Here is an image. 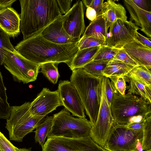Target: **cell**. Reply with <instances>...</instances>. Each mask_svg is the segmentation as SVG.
Here are the masks:
<instances>
[{"label":"cell","mask_w":151,"mask_h":151,"mask_svg":"<svg viewBox=\"0 0 151 151\" xmlns=\"http://www.w3.org/2000/svg\"><path fill=\"white\" fill-rule=\"evenodd\" d=\"M78 43L57 44L46 39L40 33L24 39L14 48L24 57L40 65L50 62L68 65L79 49Z\"/></svg>","instance_id":"6da1fadb"},{"label":"cell","mask_w":151,"mask_h":151,"mask_svg":"<svg viewBox=\"0 0 151 151\" xmlns=\"http://www.w3.org/2000/svg\"><path fill=\"white\" fill-rule=\"evenodd\" d=\"M20 29L24 39L40 34L62 14L56 0H19Z\"/></svg>","instance_id":"7a4b0ae2"},{"label":"cell","mask_w":151,"mask_h":151,"mask_svg":"<svg viewBox=\"0 0 151 151\" xmlns=\"http://www.w3.org/2000/svg\"><path fill=\"white\" fill-rule=\"evenodd\" d=\"M103 77L91 75L82 68L72 70L70 78L78 91L92 126L96 120L99 109Z\"/></svg>","instance_id":"3957f363"},{"label":"cell","mask_w":151,"mask_h":151,"mask_svg":"<svg viewBox=\"0 0 151 151\" xmlns=\"http://www.w3.org/2000/svg\"><path fill=\"white\" fill-rule=\"evenodd\" d=\"M110 109L115 123L125 125L144 120L151 113V103L128 92L122 95L115 92Z\"/></svg>","instance_id":"277c9868"},{"label":"cell","mask_w":151,"mask_h":151,"mask_svg":"<svg viewBox=\"0 0 151 151\" xmlns=\"http://www.w3.org/2000/svg\"><path fill=\"white\" fill-rule=\"evenodd\" d=\"M30 102H25L19 106H11L6 128L9 132L10 140L20 142L24 137L43 121L45 116H32L29 111Z\"/></svg>","instance_id":"5b68a950"},{"label":"cell","mask_w":151,"mask_h":151,"mask_svg":"<svg viewBox=\"0 0 151 151\" xmlns=\"http://www.w3.org/2000/svg\"><path fill=\"white\" fill-rule=\"evenodd\" d=\"M53 117L47 138H76L89 136L92 125L90 120L86 117H73L65 109L54 114Z\"/></svg>","instance_id":"8992f818"},{"label":"cell","mask_w":151,"mask_h":151,"mask_svg":"<svg viewBox=\"0 0 151 151\" xmlns=\"http://www.w3.org/2000/svg\"><path fill=\"white\" fill-rule=\"evenodd\" d=\"M142 139L143 131H135L114 123L104 149L107 151H142Z\"/></svg>","instance_id":"52a82bcc"},{"label":"cell","mask_w":151,"mask_h":151,"mask_svg":"<svg viewBox=\"0 0 151 151\" xmlns=\"http://www.w3.org/2000/svg\"><path fill=\"white\" fill-rule=\"evenodd\" d=\"M3 64L15 81L24 83L36 80L40 66L25 58L16 50L13 51L9 50Z\"/></svg>","instance_id":"ba28073f"},{"label":"cell","mask_w":151,"mask_h":151,"mask_svg":"<svg viewBox=\"0 0 151 151\" xmlns=\"http://www.w3.org/2000/svg\"><path fill=\"white\" fill-rule=\"evenodd\" d=\"M104 77L99 109L96 120L91 129L89 136L104 149L111 129L115 122L106 96Z\"/></svg>","instance_id":"9c48e42d"},{"label":"cell","mask_w":151,"mask_h":151,"mask_svg":"<svg viewBox=\"0 0 151 151\" xmlns=\"http://www.w3.org/2000/svg\"><path fill=\"white\" fill-rule=\"evenodd\" d=\"M42 151H107L89 136L76 138H47Z\"/></svg>","instance_id":"30bf717a"},{"label":"cell","mask_w":151,"mask_h":151,"mask_svg":"<svg viewBox=\"0 0 151 151\" xmlns=\"http://www.w3.org/2000/svg\"><path fill=\"white\" fill-rule=\"evenodd\" d=\"M140 28L132 21L118 19L109 27L106 45L121 49L134 40L135 33Z\"/></svg>","instance_id":"8fae6325"},{"label":"cell","mask_w":151,"mask_h":151,"mask_svg":"<svg viewBox=\"0 0 151 151\" xmlns=\"http://www.w3.org/2000/svg\"><path fill=\"white\" fill-rule=\"evenodd\" d=\"M60 104L73 116L85 118L84 109L78 93L68 80L59 81L58 87Z\"/></svg>","instance_id":"7c38bea8"},{"label":"cell","mask_w":151,"mask_h":151,"mask_svg":"<svg viewBox=\"0 0 151 151\" xmlns=\"http://www.w3.org/2000/svg\"><path fill=\"white\" fill-rule=\"evenodd\" d=\"M84 7L82 1L79 0L69 11L61 16L63 27L71 37L80 39L85 30L84 20Z\"/></svg>","instance_id":"4fadbf2b"},{"label":"cell","mask_w":151,"mask_h":151,"mask_svg":"<svg viewBox=\"0 0 151 151\" xmlns=\"http://www.w3.org/2000/svg\"><path fill=\"white\" fill-rule=\"evenodd\" d=\"M61 106L58 90L51 91L44 88L30 103L29 111L33 116H46Z\"/></svg>","instance_id":"5bb4252c"},{"label":"cell","mask_w":151,"mask_h":151,"mask_svg":"<svg viewBox=\"0 0 151 151\" xmlns=\"http://www.w3.org/2000/svg\"><path fill=\"white\" fill-rule=\"evenodd\" d=\"M61 17L45 28L40 34L46 39L57 44L78 42L80 39L71 37L64 29Z\"/></svg>","instance_id":"9a60e30c"},{"label":"cell","mask_w":151,"mask_h":151,"mask_svg":"<svg viewBox=\"0 0 151 151\" xmlns=\"http://www.w3.org/2000/svg\"><path fill=\"white\" fill-rule=\"evenodd\" d=\"M20 15L13 8H0V30L14 38L20 33Z\"/></svg>","instance_id":"2e32d148"},{"label":"cell","mask_w":151,"mask_h":151,"mask_svg":"<svg viewBox=\"0 0 151 151\" xmlns=\"http://www.w3.org/2000/svg\"><path fill=\"white\" fill-rule=\"evenodd\" d=\"M123 1L130 14V20L134 21V24L140 27V30L151 38V12L139 8L132 0H124Z\"/></svg>","instance_id":"e0dca14e"},{"label":"cell","mask_w":151,"mask_h":151,"mask_svg":"<svg viewBox=\"0 0 151 151\" xmlns=\"http://www.w3.org/2000/svg\"><path fill=\"white\" fill-rule=\"evenodd\" d=\"M123 48L128 54L139 65L151 69V49L134 40Z\"/></svg>","instance_id":"ac0fdd59"},{"label":"cell","mask_w":151,"mask_h":151,"mask_svg":"<svg viewBox=\"0 0 151 151\" xmlns=\"http://www.w3.org/2000/svg\"><path fill=\"white\" fill-rule=\"evenodd\" d=\"M105 10L103 14L106 21L108 29L118 19L127 20L126 11L123 6L112 0L104 3Z\"/></svg>","instance_id":"d6986e66"},{"label":"cell","mask_w":151,"mask_h":151,"mask_svg":"<svg viewBox=\"0 0 151 151\" xmlns=\"http://www.w3.org/2000/svg\"><path fill=\"white\" fill-rule=\"evenodd\" d=\"M108 30L103 14L97 16L86 27L82 38L94 36L105 40L107 37Z\"/></svg>","instance_id":"ffe728a7"},{"label":"cell","mask_w":151,"mask_h":151,"mask_svg":"<svg viewBox=\"0 0 151 151\" xmlns=\"http://www.w3.org/2000/svg\"><path fill=\"white\" fill-rule=\"evenodd\" d=\"M79 50L71 62L68 65L71 70L83 68L93 60L100 47Z\"/></svg>","instance_id":"44dd1931"},{"label":"cell","mask_w":151,"mask_h":151,"mask_svg":"<svg viewBox=\"0 0 151 151\" xmlns=\"http://www.w3.org/2000/svg\"><path fill=\"white\" fill-rule=\"evenodd\" d=\"M126 82L129 83L128 92L139 96L151 103V87L144 84L136 78L127 75L125 76Z\"/></svg>","instance_id":"7402d4cb"},{"label":"cell","mask_w":151,"mask_h":151,"mask_svg":"<svg viewBox=\"0 0 151 151\" xmlns=\"http://www.w3.org/2000/svg\"><path fill=\"white\" fill-rule=\"evenodd\" d=\"M134 67L120 61L113 59L108 63L102 74L104 76L107 78L115 76H126Z\"/></svg>","instance_id":"603a6c76"},{"label":"cell","mask_w":151,"mask_h":151,"mask_svg":"<svg viewBox=\"0 0 151 151\" xmlns=\"http://www.w3.org/2000/svg\"><path fill=\"white\" fill-rule=\"evenodd\" d=\"M52 116H46L45 119L36 128L35 139L43 147L52 124Z\"/></svg>","instance_id":"cb8c5ba5"},{"label":"cell","mask_w":151,"mask_h":151,"mask_svg":"<svg viewBox=\"0 0 151 151\" xmlns=\"http://www.w3.org/2000/svg\"><path fill=\"white\" fill-rule=\"evenodd\" d=\"M11 109V106L7 101L6 88L0 71V119H7L10 115Z\"/></svg>","instance_id":"d4e9b609"},{"label":"cell","mask_w":151,"mask_h":151,"mask_svg":"<svg viewBox=\"0 0 151 151\" xmlns=\"http://www.w3.org/2000/svg\"><path fill=\"white\" fill-rule=\"evenodd\" d=\"M127 75L136 78L146 86L151 87V70L146 67L142 65L134 67Z\"/></svg>","instance_id":"484cf974"},{"label":"cell","mask_w":151,"mask_h":151,"mask_svg":"<svg viewBox=\"0 0 151 151\" xmlns=\"http://www.w3.org/2000/svg\"><path fill=\"white\" fill-rule=\"evenodd\" d=\"M58 63L48 62L41 65L40 72L51 82L54 84L57 83L60 76L57 65Z\"/></svg>","instance_id":"4316f807"},{"label":"cell","mask_w":151,"mask_h":151,"mask_svg":"<svg viewBox=\"0 0 151 151\" xmlns=\"http://www.w3.org/2000/svg\"><path fill=\"white\" fill-rule=\"evenodd\" d=\"M110 61L93 60L83 68L88 73L96 76L104 77L102 73Z\"/></svg>","instance_id":"83f0119b"},{"label":"cell","mask_w":151,"mask_h":151,"mask_svg":"<svg viewBox=\"0 0 151 151\" xmlns=\"http://www.w3.org/2000/svg\"><path fill=\"white\" fill-rule=\"evenodd\" d=\"M142 131V149L146 151L151 150V114L146 118Z\"/></svg>","instance_id":"f1b7e54d"},{"label":"cell","mask_w":151,"mask_h":151,"mask_svg":"<svg viewBox=\"0 0 151 151\" xmlns=\"http://www.w3.org/2000/svg\"><path fill=\"white\" fill-rule=\"evenodd\" d=\"M120 49L110 47L106 45L101 46L93 60H112Z\"/></svg>","instance_id":"f546056e"},{"label":"cell","mask_w":151,"mask_h":151,"mask_svg":"<svg viewBox=\"0 0 151 151\" xmlns=\"http://www.w3.org/2000/svg\"><path fill=\"white\" fill-rule=\"evenodd\" d=\"M106 40L98 37L91 36L80 38L77 46L79 50L106 45Z\"/></svg>","instance_id":"4dcf8cb0"},{"label":"cell","mask_w":151,"mask_h":151,"mask_svg":"<svg viewBox=\"0 0 151 151\" xmlns=\"http://www.w3.org/2000/svg\"><path fill=\"white\" fill-rule=\"evenodd\" d=\"M16 51L11 44L9 37L5 33L0 32V65L3 64L4 60L8 50Z\"/></svg>","instance_id":"1f68e13d"},{"label":"cell","mask_w":151,"mask_h":151,"mask_svg":"<svg viewBox=\"0 0 151 151\" xmlns=\"http://www.w3.org/2000/svg\"><path fill=\"white\" fill-rule=\"evenodd\" d=\"M115 90L122 95L125 94L127 88L125 76L119 75L111 76L108 78Z\"/></svg>","instance_id":"d6a6232c"},{"label":"cell","mask_w":151,"mask_h":151,"mask_svg":"<svg viewBox=\"0 0 151 151\" xmlns=\"http://www.w3.org/2000/svg\"><path fill=\"white\" fill-rule=\"evenodd\" d=\"M113 59L120 61L134 67L139 65L128 54L123 48L119 50Z\"/></svg>","instance_id":"836d02e7"},{"label":"cell","mask_w":151,"mask_h":151,"mask_svg":"<svg viewBox=\"0 0 151 151\" xmlns=\"http://www.w3.org/2000/svg\"><path fill=\"white\" fill-rule=\"evenodd\" d=\"M105 90L107 101L110 108L111 102L114 93L117 92L108 78L104 76Z\"/></svg>","instance_id":"e575fe53"},{"label":"cell","mask_w":151,"mask_h":151,"mask_svg":"<svg viewBox=\"0 0 151 151\" xmlns=\"http://www.w3.org/2000/svg\"><path fill=\"white\" fill-rule=\"evenodd\" d=\"M14 146L0 131V151H17Z\"/></svg>","instance_id":"d590c367"},{"label":"cell","mask_w":151,"mask_h":151,"mask_svg":"<svg viewBox=\"0 0 151 151\" xmlns=\"http://www.w3.org/2000/svg\"><path fill=\"white\" fill-rule=\"evenodd\" d=\"M104 0H92L90 6L96 11L97 17L103 14L105 10Z\"/></svg>","instance_id":"8d00e7d4"},{"label":"cell","mask_w":151,"mask_h":151,"mask_svg":"<svg viewBox=\"0 0 151 151\" xmlns=\"http://www.w3.org/2000/svg\"><path fill=\"white\" fill-rule=\"evenodd\" d=\"M56 1L59 10L62 14H65L71 9L72 0H56Z\"/></svg>","instance_id":"74e56055"},{"label":"cell","mask_w":151,"mask_h":151,"mask_svg":"<svg viewBox=\"0 0 151 151\" xmlns=\"http://www.w3.org/2000/svg\"><path fill=\"white\" fill-rule=\"evenodd\" d=\"M139 8L145 11L151 12V1L149 0H132Z\"/></svg>","instance_id":"f35d334b"},{"label":"cell","mask_w":151,"mask_h":151,"mask_svg":"<svg viewBox=\"0 0 151 151\" xmlns=\"http://www.w3.org/2000/svg\"><path fill=\"white\" fill-rule=\"evenodd\" d=\"M134 40L138 41L143 45L151 49V39L144 36L137 31L135 33Z\"/></svg>","instance_id":"ab89813d"},{"label":"cell","mask_w":151,"mask_h":151,"mask_svg":"<svg viewBox=\"0 0 151 151\" xmlns=\"http://www.w3.org/2000/svg\"><path fill=\"white\" fill-rule=\"evenodd\" d=\"M145 120L139 122H132L124 125L126 127L129 129L137 131H142Z\"/></svg>","instance_id":"60d3db41"},{"label":"cell","mask_w":151,"mask_h":151,"mask_svg":"<svg viewBox=\"0 0 151 151\" xmlns=\"http://www.w3.org/2000/svg\"><path fill=\"white\" fill-rule=\"evenodd\" d=\"M86 15L87 17L91 21L93 20L97 17L96 11L90 6L87 8Z\"/></svg>","instance_id":"b9f144b4"},{"label":"cell","mask_w":151,"mask_h":151,"mask_svg":"<svg viewBox=\"0 0 151 151\" xmlns=\"http://www.w3.org/2000/svg\"><path fill=\"white\" fill-rule=\"evenodd\" d=\"M16 0H0V8L11 7L13 2Z\"/></svg>","instance_id":"7bdbcfd3"},{"label":"cell","mask_w":151,"mask_h":151,"mask_svg":"<svg viewBox=\"0 0 151 151\" xmlns=\"http://www.w3.org/2000/svg\"><path fill=\"white\" fill-rule=\"evenodd\" d=\"M92 0H82V1L83 5L87 8L88 6H90Z\"/></svg>","instance_id":"ee69618b"},{"label":"cell","mask_w":151,"mask_h":151,"mask_svg":"<svg viewBox=\"0 0 151 151\" xmlns=\"http://www.w3.org/2000/svg\"><path fill=\"white\" fill-rule=\"evenodd\" d=\"M17 151H32L31 148H17Z\"/></svg>","instance_id":"f6af8a7d"},{"label":"cell","mask_w":151,"mask_h":151,"mask_svg":"<svg viewBox=\"0 0 151 151\" xmlns=\"http://www.w3.org/2000/svg\"><path fill=\"white\" fill-rule=\"evenodd\" d=\"M151 151V150H149V151Z\"/></svg>","instance_id":"bcb514c9"}]
</instances>
